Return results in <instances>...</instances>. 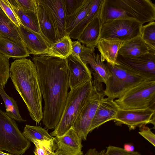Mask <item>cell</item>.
<instances>
[{
    "label": "cell",
    "instance_id": "cell-8",
    "mask_svg": "<svg viewBox=\"0 0 155 155\" xmlns=\"http://www.w3.org/2000/svg\"><path fill=\"white\" fill-rule=\"evenodd\" d=\"M92 94L81 110L72 127L79 137L86 140L96 110L105 96L102 83L93 81Z\"/></svg>",
    "mask_w": 155,
    "mask_h": 155
},
{
    "label": "cell",
    "instance_id": "cell-31",
    "mask_svg": "<svg viewBox=\"0 0 155 155\" xmlns=\"http://www.w3.org/2000/svg\"><path fill=\"white\" fill-rule=\"evenodd\" d=\"M32 142L35 146L34 151L35 155H51L54 153V138L49 140H34Z\"/></svg>",
    "mask_w": 155,
    "mask_h": 155
},
{
    "label": "cell",
    "instance_id": "cell-40",
    "mask_svg": "<svg viewBox=\"0 0 155 155\" xmlns=\"http://www.w3.org/2000/svg\"><path fill=\"white\" fill-rule=\"evenodd\" d=\"M124 149L128 151H134V146L130 144L126 143L124 144Z\"/></svg>",
    "mask_w": 155,
    "mask_h": 155
},
{
    "label": "cell",
    "instance_id": "cell-6",
    "mask_svg": "<svg viewBox=\"0 0 155 155\" xmlns=\"http://www.w3.org/2000/svg\"><path fill=\"white\" fill-rule=\"evenodd\" d=\"M31 145L14 120L0 109V151L14 155L24 154Z\"/></svg>",
    "mask_w": 155,
    "mask_h": 155
},
{
    "label": "cell",
    "instance_id": "cell-36",
    "mask_svg": "<svg viewBox=\"0 0 155 155\" xmlns=\"http://www.w3.org/2000/svg\"><path fill=\"white\" fill-rule=\"evenodd\" d=\"M67 16L73 13L82 4L84 0H64Z\"/></svg>",
    "mask_w": 155,
    "mask_h": 155
},
{
    "label": "cell",
    "instance_id": "cell-16",
    "mask_svg": "<svg viewBox=\"0 0 155 155\" xmlns=\"http://www.w3.org/2000/svg\"><path fill=\"white\" fill-rule=\"evenodd\" d=\"M48 11L55 26L57 41L67 36V15L64 0H41Z\"/></svg>",
    "mask_w": 155,
    "mask_h": 155
},
{
    "label": "cell",
    "instance_id": "cell-4",
    "mask_svg": "<svg viewBox=\"0 0 155 155\" xmlns=\"http://www.w3.org/2000/svg\"><path fill=\"white\" fill-rule=\"evenodd\" d=\"M93 89V81L90 80L70 90L59 121L50 133L51 136H62L72 127L81 110L91 95Z\"/></svg>",
    "mask_w": 155,
    "mask_h": 155
},
{
    "label": "cell",
    "instance_id": "cell-18",
    "mask_svg": "<svg viewBox=\"0 0 155 155\" xmlns=\"http://www.w3.org/2000/svg\"><path fill=\"white\" fill-rule=\"evenodd\" d=\"M119 109L114 99L105 97L96 110L90 127V132L106 122L113 120Z\"/></svg>",
    "mask_w": 155,
    "mask_h": 155
},
{
    "label": "cell",
    "instance_id": "cell-3",
    "mask_svg": "<svg viewBox=\"0 0 155 155\" xmlns=\"http://www.w3.org/2000/svg\"><path fill=\"white\" fill-rule=\"evenodd\" d=\"M99 18L102 25L119 18L136 20L142 25L155 20V5L150 0H103Z\"/></svg>",
    "mask_w": 155,
    "mask_h": 155
},
{
    "label": "cell",
    "instance_id": "cell-20",
    "mask_svg": "<svg viewBox=\"0 0 155 155\" xmlns=\"http://www.w3.org/2000/svg\"><path fill=\"white\" fill-rule=\"evenodd\" d=\"M151 50L139 35L123 42L118 55L126 58L139 56L149 52Z\"/></svg>",
    "mask_w": 155,
    "mask_h": 155
},
{
    "label": "cell",
    "instance_id": "cell-14",
    "mask_svg": "<svg viewBox=\"0 0 155 155\" xmlns=\"http://www.w3.org/2000/svg\"><path fill=\"white\" fill-rule=\"evenodd\" d=\"M66 60L70 90L92 80L90 69L81 59L79 60L71 54Z\"/></svg>",
    "mask_w": 155,
    "mask_h": 155
},
{
    "label": "cell",
    "instance_id": "cell-2",
    "mask_svg": "<svg viewBox=\"0 0 155 155\" xmlns=\"http://www.w3.org/2000/svg\"><path fill=\"white\" fill-rule=\"evenodd\" d=\"M9 77L31 118L39 123L43 117L42 96L35 64L26 58L15 60L10 67Z\"/></svg>",
    "mask_w": 155,
    "mask_h": 155
},
{
    "label": "cell",
    "instance_id": "cell-5",
    "mask_svg": "<svg viewBox=\"0 0 155 155\" xmlns=\"http://www.w3.org/2000/svg\"><path fill=\"white\" fill-rule=\"evenodd\" d=\"M106 63L110 76L105 84V96L117 99L130 89L146 80H155V78L143 75L121 64Z\"/></svg>",
    "mask_w": 155,
    "mask_h": 155
},
{
    "label": "cell",
    "instance_id": "cell-17",
    "mask_svg": "<svg viewBox=\"0 0 155 155\" xmlns=\"http://www.w3.org/2000/svg\"><path fill=\"white\" fill-rule=\"evenodd\" d=\"M17 28L21 38L30 54L35 56L46 53L49 47L41 34L22 24Z\"/></svg>",
    "mask_w": 155,
    "mask_h": 155
},
{
    "label": "cell",
    "instance_id": "cell-7",
    "mask_svg": "<svg viewBox=\"0 0 155 155\" xmlns=\"http://www.w3.org/2000/svg\"><path fill=\"white\" fill-rule=\"evenodd\" d=\"M114 101L120 109L155 108V80L141 82Z\"/></svg>",
    "mask_w": 155,
    "mask_h": 155
},
{
    "label": "cell",
    "instance_id": "cell-33",
    "mask_svg": "<svg viewBox=\"0 0 155 155\" xmlns=\"http://www.w3.org/2000/svg\"><path fill=\"white\" fill-rule=\"evenodd\" d=\"M0 7L15 25L17 27H19L22 24L12 8L9 1L0 0Z\"/></svg>",
    "mask_w": 155,
    "mask_h": 155
},
{
    "label": "cell",
    "instance_id": "cell-39",
    "mask_svg": "<svg viewBox=\"0 0 155 155\" xmlns=\"http://www.w3.org/2000/svg\"><path fill=\"white\" fill-rule=\"evenodd\" d=\"M105 150L98 151L95 148H90L86 152L84 155H105Z\"/></svg>",
    "mask_w": 155,
    "mask_h": 155
},
{
    "label": "cell",
    "instance_id": "cell-35",
    "mask_svg": "<svg viewBox=\"0 0 155 155\" xmlns=\"http://www.w3.org/2000/svg\"><path fill=\"white\" fill-rule=\"evenodd\" d=\"M105 155H141L137 151H128L124 148L110 145L107 148Z\"/></svg>",
    "mask_w": 155,
    "mask_h": 155
},
{
    "label": "cell",
    "instance_id": "cell-34",
    "mask_svg": "<svg viewBox=\"0 0 155 155\" xmlns=\"http://www.w3.org/2000/svg\"><path fill=\"white\" fill-rule=\"evenodd\" d=\"M18 7L24 11H31L37 14L36 0H12Z\"/></svg>",
    "mask_w": 155,
    "mask_h": 155
},
{
    "label": "cell",
    "instance_id": "cell-11",
    "mask_svg": "<svg viewBox=\"0 0 155 155\" xmlns=\"http://www.w3.org/2000/svg\"><path fill=\"white\" fill-rule=\"evenodd\" d=\"M80 57L84 62L90 65L94 79L105 84L110 77V72L106 63L101 61L100 54H96L95 48L82 45Z\"/></svg>",
    "mask_w": 155,
    "mask_h": 155
},
{
    "label": "cell",
    "instance_id": "cell-15",
    "mask_svg": "<svg viewBox=\"0 0 155 155\" xmlns=\"http://www.w3.org/2000/svg\"><path fill=\"white\" fill-rule=\"evenodd\" d=\"M36 2L40 33L50 47L57 41L55 26L48 11L41 0H36Z\"/></svg>",
    "mask_w": 155,
    "mask_h": 155
},
{
    "label": "cell",
    "instance_id": "cell-9",
    "mask_svg": "<svg viewBox=\"0 0 155 155\" xmlns=\"http://www.w3.org/2000/svg\"><path fill=\"white\" fill-rule=\"evenodd\" d=\"M142 25L132 19L119 18L110 21L102 25L100 39H115L124 42L141 35Z\"/></svg>",
    "mask_w": 155,
    "mask_h": 155
},
{
    "label": "cell",
    "instance_id": "cell-41",
    "mask_svg": "<svg viewBox=\"0 0 155 155\" xmlns=\"http://www.w3.org/2000/svg\"><path fill=\"white\" fill-rule=\"evenodd\" d=\"M0 155H14L9 153H6L3 152L2 151H0Z\"/></svg>",
    "mask_w": 155,
    "mask_h": 155
},
{
    "label": "cell",
    "instance_id": "cell-26",
    "mask_svg": "<svg viewBox=\"0 0 155 155\" xmlns=\"http://www.w3.org/2000/svg\"><path fill=\"white\" fill-rule=\"evenodd\" d=\"M93 0H84L82 4L72 15L67 16L66 30L67 36L84 18L90 11Z\"/></svg>",
    "mask_w": 155,
    "mask_h": 155
},
{
    "label": "cell",
    "instance_id": "cell-1",
    "mask_svg": "<svg viewBox=\"0 0 155 155\" xmlns=\"http://www.w3.org/2000/svg\"><path fill=\"white\" fill-rule=\"evenodd\" d=\"M32 61L44 102L42 122L48 129H54L61 118L69 88L66 60L45 54L34 56Z\"/></svg>",
    "mask_w": 155,
    "mask_h": 155
},
{
    "label": "cell",
    "instance_id": "cell-27",
    "mask_svg": "<svg viewBox=\"0 0 155 155\" xmlns=\"http://www.w3.org/2000/svg\"><path fill=\"white\" fill-rule=\"evenodd\" d=\"M72 42L69 36L64 37L49 47L46 54L66 59L71 54Z\"/></svg>",
    "mask_w": 155,
    "mask_h": 155
},
{
    "label": "cell",
    "instance_id": "cell-24",
    "mask_svg": "<svg viewBox=\"0 0 155 155\" xmlns=\"http://www.w3.org/2000/svg\"><path fill=\"white\" fill-rule=\"evenodd\" d=\"M103 0H93L91 8L83 20L70 32L68 36L71 38L78 40L87 26L99 15Z\"/></svg>",
    "mask_w": 155,
    "mask_h": 155
},
{
    "label": "cell",
    "instance_id": "cell-28",
    "mask_svg": "<svg viewBox=\"0 0 155 155\" xmlns=\"http://www.w3.org/2000/svg\"><path fill=\"white\" fill-rule=\"evenodd\" d=\"M0 95L4 102L6 114L10 118L18 122H24L26 121L21 117L18 105L14 99L9 96L5 91L4 87L0 86Z\"/></svg>",
    "mask_w": 155,
    "mask_h": 155
},
{
    "label": "cell",
    "instance_id": "cell-25",
    "mask_svg": "<svg viewBox=\"0 0 155 155\" xmlns=\"http://www.w3.org/2000/svg\"><path fill=\"white\" fill-rule=\"evenodd\" d=\"M8 1L22 24L31 30L41 34L37 14L31 11L23 10L17 7L12 0Z\"/></svg>",
    "mask_w": 155,
    "mask_h": 155
},
{
    "label": "cell",
    "instance_id": "cell-42",
    "mask_svg": "<svg viewBox=\"0 0 155 155\" xmlns=\"http://www.w3.org/2000/svg\"><path fill=\"white\" fill-rule=\"evenodd\" d=\"M51 155H59L55 154H54H54H53Z\"/></svg>",
    "mask_w": 155,
    "mask_h": 155
},
{
    "label": "cell",
    "instance_id": "cell-13",
    "mask_svg": "<svg viewBox=\"0 0 155 155\" xmlns=\"http://www.w3.org/2000/svg\"><path fill=\"white\" fill-rule=\"evenodd\" d=\"M54 154L59 155H84L81 139L72 127L62 136L54 137Z\"/></svg>",
    "mask_w": 155,
    "mask_h": 155
},
{
    "label": "cell",
    "instance_id": "cell-30",
    "mask_svg": "<svg viewBox=\"0 0 155 155\" xmlns=\"http://www.w3.org/2000/svg\"><path fill=\"white\" fill-rule=\"evenodd\" d=\"M141 37L147 45L152 50L155 51V22L152 21L142 25Z\"/></svg>",
    "mask_w": 155,
    "mask_h": 155
},
{
    "label": "cell",
    "instance_id": "cell-23",
    "mask_svg": "<svg viewBox=\"0 0 155 155\" xmlns=\"http://www.w3.org/2000/svg\"><path fill=\"white\" fill-rule=\"evenodd\" d=\"M0 37L7 38L18 43L24 44L17 27L7 16L0 7Z\"/></svg>",
    "mask_w": 155,
    "mask_h": 155
},
{
    "label": "cell",
    "instance_id": "cell-38",
    "mask_svg": "<svg viewBox=\"0 0 155 155\" xmlns=\"http://www.w3.org/2000/svg\"><path fill=\"white\" fill-rule=\"evenodd\" d=\"M82 51V45L78 40L72 42L71 55L79 60H81L80 55Z\"/></svg>",
    "mask_w": 155,
    "mask_h": 155
},
{
    "label": "cell",
    "instance_id": "cell-12",
    "mask_svg": "<svg viewBox=\"0 0 155 155\" xmlns=\"http://www.w3.org/2000/svg\"><path fill=\"white\" fill-rule=\"evenodd\" d=\"M117 62L143 75L155 78V51L135 57L118 55Z\"/></svg>",
    "mask_w": 155,
    "mask_h": 155
},
{
    "label": "cell",
    "instance_id": "cell-29",
    "mask_svg": "<svg viewBox=\"0 0 155 155\" xmlns=\"http://www.w3.org/2000/svg\"><path fill=\"white\" fill-rule=\"evenodd\" d=\"M22 134L25 138L31 142L34 140H49L54 138L47 130L40 126L26 124Z\"/></svg>",
    "mask_w": 155,
    "mask_h": 155
},
{
    "label": "cell",
    "instance_id": "cell-10",
    "mask_svg": "<svg viewBox=\"0 0 155 155\" xmlns=\"http://www.w3.org/2000/svg\"><path fill=\"white\" fill-rule=\"evenodd\" d=\"M155 108L139 109H119L113 120L116 125H127L130 130L140 128L147 124L155 126Z\"/></svg>",
    "mask_w": 155,
    "mask_h": 155
},
{
    "label": "cell",
    "instance_id": "cell-22",
    "mask_svg": "<svg viewBox=\"0 0 155 155\" xmlns=\"http://www.w3.org/2000/svg\"><path fill=\"white\" fill-rule=\"evenodd\" d=\"M0 53L9 59H21L30 56L24 44L18 43L7 38L0 37Z\"/></svg>",
    "mask_w": 155,
    "mask_h": 155
},
{
    "label": "cell",
    "instance_id": "cell-37",
    "mask_svg": "<svg viewBox=\"0 0 155 155\" xmlns=\"http://www.w3.org/2000/svg\"><path fill=\"white\" fill-rule=\"evenodd\" d=\"M139 134L155 146V135L148 127L144 126L140 128Z\"/></svg>",
    "mask_w": 155,
    "mask_h": 155
},
{
    "label": "cell",
    "instance_id": "cell-19",
    "mask_svg": "<svg viewBox=\"0 0 155 155\" xmlns=\"http://www.w3.org/2000/svg\"><path fill=\"white\" fill-rule=\"evenodd\" d=\"M123 42L115 39H101L97 46L101 61L112 65L118 64L117 59L119 50Z\"/></svg>",
    "mask_w": 155,
    "mask_h": 155
},
{
    "label": "cell",
    "instance_id": "cell-32",
    "mask_svg": "<svg viewBox=\"0 0 155 155\" xmlns=\"http://www.w3.org/2000/svg\"><path fill=\"white\" fill-rule=\"evenodd\" d=\"M9 58L0 53V86L4 87L9 77Z\"/></svg>",
    "mask_w": 155,
    "mask_h": 155
},
{
    "label": "cell",
    "instance_id": "cell-21",
    "mask_svg": "<svg viewBox=\"0 0 155 155\" xmlns=\"http://www.w3.org/2000/svg\"><path fill=\"white\" fill-rule=\"evenodd\" d=\"M99 16L87 26L77 40L86 47L95 48L100 39L102 24Z\"/></svg>",
    "mask_w": 155,
    "mask_h": 155
}]
</instances>
